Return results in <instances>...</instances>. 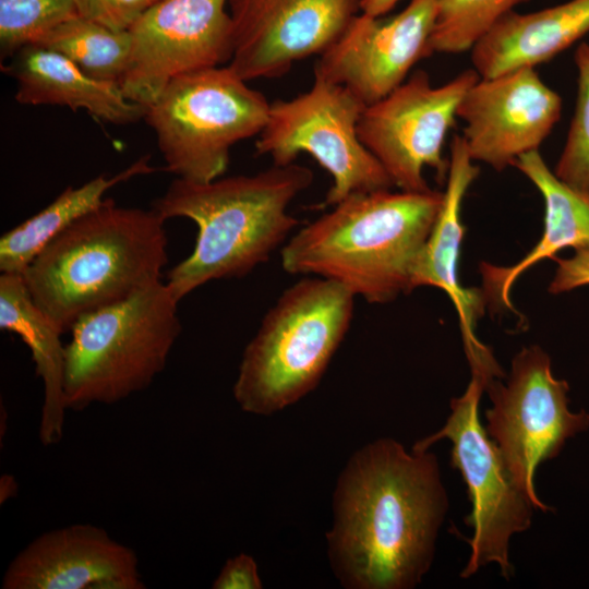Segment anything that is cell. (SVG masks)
<instances>
[{"mask_svg":"<svg viewBox=\"0 0 589 589\" xmlns=\"http://www.w3.org/2000/svg\"><path fill=\"white\" fill-rule=\"evenodd\" d=\"M438 0H410L382 19L358 13L314 67V75L340 84L365 106L384 98L429 57Z\"/></svg>","mask_w":589,"mask_h":589,"instance_id":"obj_15","label":"cell"},{"mask_svg":"<svg viewBox=\"0 0 589 589\" xmlns=\"http://www.w3.org/2000/svg\"><path fill=\"white\" fill-rule=\"evenodd\" d=\"M448 496L434 453L390 437L358 449L333 496L327 554L348 589H411L431 568Z\"/></svg>","mask_w":589,"mask_h":589,"instance_id":"obj_1","label":"cell"},{"mask_svg":"<svg viewBox=\"0 0 589 589\" xmlns=\"http://www.w3.org/2000/svg\"><path fill=\"white\" fill-rule=\"evenodd\" d=\"M17 493V483L13 476L3 474L0 479V503L14 497Z\"/></svg>","mask_w":589,"mask_h":589,"instance_id":"obj_31","label":"cell"},{"mask_svg":"<svg viewBox=\"0 0 589 589\" xmlns=\"http://www.w3.org/2000/svg\"><path fill=\"white\" fill-rule=\"evenodd\" d=\"M3 589H143L135 552L92 524L47 531L8 565Z\"/></svg>","mask_w":589,"mask_h":589,"instance_id":"obj_16","label":"cell"},{"mask_svg":"<svg viewBox=\"0 0 589 589\" xmlns=\"http://www.w3.org/2000/svg\"><path fill=\"white\" fill-rule=\"evenodd\" d=\"M154 170L149 157L143 156L113 176L99 175L80 187L63 190L44 209L3 233L0 239L1 273L23 274L55 237L97 208L110 189Z\"/></svg>","mask_w":589,"mask_h":589,"instance_id":"obj_22","label":"cell"},{"mask_svg":"<svg viewBox=\"0 0 589 589\" xmlns=\"http://www.w3.org/2000/svg\"><path fill=\"white\" fill-rule=\"evenodd\" d=\"M124 95L152 104L175 77L219 67L232 56L228 0H158L130 28Z\"/></svg>","mask_w":589,"mask_h":589,"instance_id":"obj_12","label":"cell"},{"mask_svg":"<svg viewBox=\"0 0 589 589\" xmlns=\"http://www.w3.org/2000/svg\"><path fill=\"white\" fill-rule=\"evenodd\" d=\"M360 7L361 0H228V67L247 82L281 76L294 62L329 49Z\"/></svg>","mask_w":589,"mask_h":589,"instance_id":"obj_13","label":"cell"},{"mask_svg":"<svg viewBox=\"0 0 589 589\" xmlns=\"http://www.w3.org/2000/svg\"><path fill=\"white\" fill-rule=\"evenodd\" d=\"M484 390L492 404L485 432L536 508L551 510L536 493V469L589 428V413L570 411L568 383L553 375L551 358L540 346L524 347L512 360L506 383L495 378Z\"/></svg>","mask_w":589,"mask_h":589,"instance_id":"obj_10","label":"cell"},{"mask_svg":"<svg viewBox=\"0 0 589 589\" xmlns=\"http://www.w3.org/2000/svg\"><path fill=\"white\" fill-rule=\"evenodd\" d=\"M556 269L549 292L560 294L589 285V248L577 249L567 259L554 257Z\"/></svg>","mask_w":589,"mask_h":589,"instance_id":"obj_28","label":"cell"},{"mask_svg":"<svg viewBox=\"0 0 589 589\" xmlns=\"http://www.w3.org/2000/svg\"><path fill=\"white\" fill-rule=\"evenodd\" d=\"M312 182V170L296 163L208 182L175 179L153 208L165 220L183 217L197 227L193 251L168 273L175 298L266 262L297 227L288 207Z\"/></svg>","mask_w":589,"mask_h":589,"instance_id":"obj_3","label":"cell"},{"mask_svg":"<svg viewBox=\"0 0 589 589\" xmlns=\"http://www.w3.org/2000/svg\"><path fill=\"white\" fill-rule=\"evenodd\" d=\"M528 0H438L429 55L470 51L506 14Z\"/></svg>","mask_w":589,"mask_h":589,"instance_id":"obj_24","label":"cell"},{"mask_svg":"<svg viewBox=\"0 0 589 589\" xmlns=\"http://www.w3.org/2000/svg\"><path fill=\"white\" fill-rule=\"evenodd\" d=\"M443 192L378 190L352 194L283 245L293 275L333 280L370 303L412 289L413 271L442 206Z\"/></svg>","mask_w":589,"mask_h":589,"instance_id":"obj_2","label":"cell"},{"mask_svg":"<svg viewBox=\"0 0 589 589\" xmlns=\"http://www.w3.org/2000/svg\"><path fill=\"white\" fill-rule=\"evenodd\" d=\"M354 298L316 276L289 286L243 351L232 388L241 410L273 414L312 392L350 327Z\"/></svg>","mask_w":589,"mask_h":589,"instance_id":"obj_5","label":"cell"},{"mask_svg":"<svg viewBox=\"0 0 589 589\" xmlns=\"http://www.w3.org/2000/svg\"><path fill=\"white\" fill-rule=\"evenodd\" d=\"M36 46L64 56L92 77L120 83L130 63L132 38L129 31H113L76 14Z\"/></svg>","mask_w":589,"mask_h":589,"instance_id":"obj_23","label":"cell"},{"mask_svg":"<svg viewBox=\"0 0 589 589\" xmlns=\"http://www.w3.org/2000/svg\"><path fill=\"white\" fill-rule=\"evenodd\" d=\"M589 33V0L529 13L512 11L470 50L473 70L493 77L548 62Z\"/></svg>","mask_w":589,"mask_h":589,"instance_id":"obj_20","label":"cell"},{"mask_svg":"<svg viewBox=\"0 0 589 589\" xmlns=\"http://www.w3.org/2000/svg\"><path fill=\"white\" fill-rule=\"evenodd\" d=\"M2 65L16 82L15 100L22 105H52L112 124H130L144 118L146 107L129 99L119 83L97 80L64 56L31 45Z\"/></svg>","mask_w":589,"mask_h":589,"instance_id":"obj_18","label":"cell"},{"mask_svg":"<svg viewBox=\"0 0 589 589\" xmlns=\"http://www.w3.org/2000/svg\"><path fill=\"white\" fill-rule=\"evenodd\" d=\"M364 108L345 86L314 75L306 92L271 104L255 151L278 166L294 163L301 153L311 155L332 176L323 203L329 207L352 194L393 189L387 172L359 137Z\"/></svg>","mask_w":589,"mask_h":589,"instance_id":"obj_8","label":"cell"},{"mask_svg":"<svg viewBox=\"0 0 589 589\" xmlns=\"http://www.w3.org/2000/svg\"><path fill=\"white\" fill-rule=\"evenodd\" d=\"M478 79L473 69L466 70L433 86L429 74L418 70L384 98L365 106L358 123L359 137L395 188L430 190L425 168L446 179L449 160L443 157L445 140L462 96Z\"/></svg>","mask_w":589,"mask_h":589,"instance_id":"obj_11","label":"cell"},{"mask_svg":"<svg viewBox=\"0 0 589 589\" xmlns=\"http://www.w3.org/2000/svg\"><path fill=\"white\" fill-rule=\"evenodd\" d=\"M562 98L534 68L480 77L467 89L457 118L473 161L502 171L538 151L561 118Z\"/></svg>","mask_w":589,"mask_h":589,"instance_id":"obj_14","label":"cell"},{"mask_svg":"<svg viewBox=\"0 0 589 589\" xmlns=\"http://www.w3.org/2000/svg\"><path fill=\"white\" fill-rule=\"evenodd\" d=\"M178 303L159 280L79 318L65 345L67 410L112 405L146 389L180 335Z\"/></svg>","mask_w":589,"mask_h":589,"instance_id":"obj_6","label":"cell"},{"mask_svg":"<svg viewBox=\"0 0 589 589\" xmlns=\"http://www.w3.org/2000/svg\"><path fill=\"white\" fill-rule=\"evenodd\" d=\"M271 104L228 65L172 79L146 106L165 169L177 178L208 182L223 177L230 149L259 135Z\"/></svg>","mask_w":589,"mask_h":589,"instance_id":"obj_7","label":"cell"},{"mask_svg":"<svg viewBox=\"0 0 589 589\" xmlns=\"http://www.w3.org/2000/svg\"><path fill=\"white\" fill-rule=\"evenodd\" d=\"M165 219L112 199L55 237L22 274L41 311L62 332L82 316L161 280Z\"/></svg>","mask_w":589,"mask_h":589,"instance_id":"obj_4","label":"cell"},{"mask_svg":"<svg viewBox=\"0 0 589 589\" xmlns=\"http://www.w3.org/2000/svg\"><path fill=\"white\" fill-rule=\"evenodd\" d=\"M399 0H361L360 12L380 17L389 12Z\"/></svg>","mask_w":589,"mask_h":589,"instance_id":"obj_30","label":"cell"},{"mask_svg":"<svg viewBox=\"0 0 589 589\" xmlns=\"http://www.w3.org/2000/svg\"><path fill=\"white\" fill-rule=\"evenodd\" d=\"M0 328L19 335L31 350L44 386L38 436L43 445H55L63 436L67 411L63 333L35 303L22 274L0 276Z\"/></svg>","mask_w":589,"mask_h":589,"instance_id":"obj_21","label":"cell"},{"mask_svg":"<svg viewBox=\"0 0 589 589\" xmlns=\"http://www.w3.org/2000/svg\"><path fill=\"white\" fill-rule=\"evenodd\" d=\"M214 589H261L263 582L251 555L240 553L229 558L214 580Z\"/></svg>","mask_w":589,"mask_h":589,"instance_id":"obj_29","label":"cell"},{"mask_svg":"<svg viewBox=\"0 0 589 589\" xmlns=\"http://www.w3.org/2000/svg\"><path fill=\"white\" fill-rule=\"evenodd\" d=\"M538 189L544 201V227L538 243L517 263L480 264L483 294L495 306L514 310L509 291L534 264L554 259L565 248H589V195L580 193L551 170L539 151L521 155L513 165Z\"/></svg>","mask_w":589,"mask_h":589,"instance_id":"obj_19","label":"cell"},{"mask_svg":"<svg viewBox=\"0 0 589 589\" xmlns=\"http://www.w3.org/2000/svg\"><path fill=\"white\" fill-rule=\"evenodd\" d=\"M76 14L75 0H0L1 63Z\"/></svg>","mask_w":589,"mask_h":589,"instance_id":"obj_25","label":"cell"},{"mask_svg":"<svg viewBox=\"0 0 589 589\" xmlns=\"http://www.w3.org/2000/svg\"><path fill=\"white\" fill-rule=\"evenodd\" d=\"M483 390L484 382L471 375L464 394L450 400V414L445 424L414 443L412 450H428L444 438L452 442L450 465L460 472L471 503L466 517L467 526L472 529L471 551L460 577L469 578L481 567L497 564L501 575L509 579L514 575L510 539L530 528L537 508L515 481L480 422Z\"/></svg>","mask_w":589,"mask_h":589,"instance_id":"obj_9","label":"cell"},{"mask_svg":"<svg viewBox=\"0 0 589 589\" xmlns=\"http://www.w3.org/2000/svg\"><path fill=\"white\" fill-rule=\"evenodd\" d=\"M577 97L562 154L553 170L574 190L589 195V44L575 51Z\"/></svg>","mask_w":589,"mask_h":589,"instance_id":"obj_26","label":"cell"},{"mask_svg":"<svg viewBox=\"0 0 589 589\" xmlns=\"http://www.w3.org/2000/svg\"><path fill=\"white\" fill-rule=\"evenodd\" d=\"M158 0H75L77 15L127 32Z\"/></svg>","mask_w":589,"mask_h":589,"instance_id":"obj_27","label":"cell"},{"mask_svg":"<svg viewBox=\"0 0 589 589\" xmlns=\"http://www.w3.org/2000/svg\"><path fill=\"white\" fill-rule=\"evenodd\" d=\"M461 135L454 136L442 206L417 261L412 289L435 287L446 292L459 317L467 359L472 373L492 375L500 370L491 350L476 335V323L486 304L482 289L464 288L458 280V261L465 236L461 206L479 175Z\"/></svg>","mask_w":589,"mask_h":589,"instance_id":"obj_17","label":"cell"}]
</instances>
